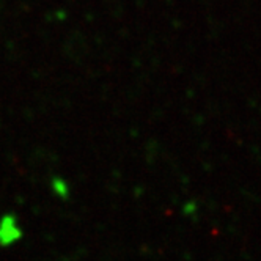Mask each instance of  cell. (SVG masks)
Instances as JSON below:
<instances>
[{"instance_id":"obj_2","label":"cell","mask_w":261,"mask_h":261,"mask_svg":"<svg viewBox=\"0 0 261 261\" xmlns=\"http://www.w3.org/2000/svg\"><path fill=\"white\" fill-rule=\"evenodd\" d=\"M50 188H52L54 194L60 198H66L69 195V186L63 178H54L50 181Z\"/></svg>"},{"instance_id":"obj_3","label":"cell","mask_w":261,"mask_h":261,"mask_svg":"<svg viewBox=\"0 0 261 261\" xmlns=\"http://www.w3.org/2000/svg\"><path fill=\"white\" fill-rule=\"evenodd\" d=\"M195 203H188V204H186V206H184V213L186 214H194L195 213Z\"/></svg>"},{"instance_id":"obj_1","label":"cell","mask_w":261,"mask_h":261,"mask_svg":"<svg viewBox=\"0 0 261 261\" xmlns=\"http://www.w3.org/2000/svg\"><path fill=\"white\" fill-rule=\"evenodd\" d=\"M22 238V230L19 227L17 220L7 214L0 219V246H11Z\"/></svg>"}]
</instances>
